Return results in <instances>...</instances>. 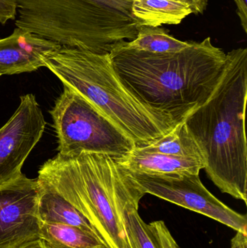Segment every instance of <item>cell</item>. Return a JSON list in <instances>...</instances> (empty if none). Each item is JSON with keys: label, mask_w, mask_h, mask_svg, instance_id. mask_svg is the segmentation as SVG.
I'll return each mask as SVG.
<instances>
[{"label": "cell", "mask_w": 247, "mask_h": 248, "mask_svg": "<svg viewBox=\"0 0 247 248\" xmlns=\"http://www.w3.org/2000/svg\"><path fill=\"white\" fill-rule=\"evenodd\" d=\"M191 42L175 39L162 27L142 26L136 39L127 42V45L133 49L151 53H173L189 47Z\"/></svg>", "instance_id": "obj_16"}, {"label": "cell", "mask_w": 247, "mask_h": 248, "mask_svg": "<svg viewBox=\"0 0 247 248\" xmlns=\"http://www.w3.org/2000/svg\"><path fill=\"white\" fill-rule=\"evenodd\" d=\"M20 248H48L46 247V245L40 240H34V241L30 242V243H28V244L25 245L24 246Z\"/></svg>", "instance_id": "obj_23"}, {"label": "cell", "mask_w": 247, "mask_h": 248, "mask_svg": "<svg viewBox=\"0 0 247 248\" xmlns=\"http://www.w3.org/2000/svg\"><path fill=\"white\" fill-rule=\"evenodd\" d=\"M139 207L130 205L124 211L126 234L131 248H161L160 245L146 224L139 216Z\"/></svg>", "instance_id": "obj_17"}, {"label": "cell", "mask_w": 247, "mask_h": 248, "mask_svg": "<svg viewBox=\"0 0 247 248\" xmlns=\"http://www.w3.org/2000/svg\"><path fill=\"white\" fill-rule=\"evenodd\" d=\"M0 77H1V76H0Z\"/></svg>", "instance_id": "obj_25"}, {"label": "cell", "mask_w": 247, "mask_h": 248, "mask_svg": "<svg viewBox=\"0 0 247 248\" xmlns=\"http://www.w3.org/2000/svg\"><path fill=\"white\" fill-rule=\"evenodd\" d=\"M16 27L60 46L110 54L137 36L131 0H15Z\"/></svg>", "instance_id": "obj_4"}, {"label": "cell", "mask_w": 247, "mask_h": 248, "mask_svg": "<svg viewBox=\"0 0 247 248\" xmlns=\"http://www.w3.org/2000/svg\"><path fill=\"white\" fill-rule=\"evenodd\" d=\"M46 122L33 94L20 97V105L0 128V186L15 180L30 152L40 141Z\"/></svg>", "instance_id": "obj_9"}, {"label": "cell", "mask_w": 247, "mask_h": 248, "mask_svg": "<svg viewBox=\"0 0 247 248\" xmlns=\"http://www.w3.org/2000/svg\"><path fill=\"white\" fill-rule=\"evenodd\" d=\"M38 178L22 174L0 186V248H20L39 239Z\"/></svg>", "instance_id": "obj_8"}, {"label": "cell", "mask_w": 247, "mask_h": 248, "mask_svg": "<svg viewBox=\"0 0 247 248\" xmlns=\"http://www.w3.org/2000/svg\"><path fill=\"white\" fill-rule=\"evenodd\" d=\"M117 161L129 171L152 175L200 173L205 167V162L200 159L149 153L139 147H134Z\"/></svg>", "instance_id": "obj_11"}, {"label": "cell", "mask_w": 247, "mask_h": 248, "mask_svg": "<svg viewBox=\"0 0 247 248\" xmlns=\"http://www.w3.org/2000/svg\"><path fill=\"white\" fill-rule=\"evenodd\" d=\"M231 243L232 248H247V231H237Z\"/></svg>", "instance_id": "obj_22"}, {"label": "cell", "mask_w": 247, "mask_h": 248, "mask_svg": "<svg viewBox=\"0 0 247 248\" xmlns=\"http://www.w3.org/2000/svg\"><path fill=\"white\" fill-rule=\"evenodd\" d=\"M144 151L162 153L177 157L204 160L197 141L189 131L185 122L178 124L162 137L147 145L139 147Z\"/></svg>", "instance_id": "obj_15"}, {"label": "cell", "mask_w": 247, "mask_h": 248, "mask_svg": "<svg viewBox=\"0 0 247 248\" xmlns=\"http://www.w3.org/2000/svg\"><path fill=\"white\" fill-rule=\"evenodd\" d=\"M247 49L226 54L214 93L184 121L205 160L210 180L223 193L247 202Z\"/></svg>", "instance_id": "obj_3"}, {"label": "cell", "mask_w": 247, "mask_h": 248, "mask_svg": "<svg viewBox=\"0 0 247 248\" xmlns=\"http://www.w3.org/2000/svg\"><path fill=\"white\" fill-rule=\"evenodd\" d=\"M38 174L88 220L105 248H131L124 211L130 205L139 207L145 194L116 158L87 152L58 153Z\"/></svg>", "instance_id": "obj_2"}, {"label": "cell", "mask_w": 247, "mask_h": 248, "mask_svg": "<svg viewBox=\"0 0 247 248\" xmlns=\"http://www.w3.org/2000/svg\"><path fill=\"white\" fill-rule=\"evenodd\" d=\"M234 2L241 26L245 33H247V0H234Z\"/></svg>", "instance_id": "obj_20"}, {"label": "cell", "mask_w": 247, "mask_h": 248, "mask_svg": "<svg viewBox=\"0 0 247 248\" xmlns=\"http://www.w3.org/2000/svg\"><path fill=\"white\" fill-rule=\"evenodd\" d=\"M39 237L48 248H105L94 234L59 223L40 221Z\"/></svg>", "instance_id": "obj_14"}, {"label": "cell", "mask_w": 247, "mask_h": 248, "mask_svg": "<svg viewBox=\"0 0 247 248\" xmlns=\"http://www.w3.org/2000/svg\"><path fill=\"white\" fill-rule=\"evenodd\" d=\"M131 1H133V0H131Z\"/></svg>", "instance_id": "obj_24"}, {"label": "cell", "mask_w": 247, "mask_h": 248, "mask_svg": "<svg viewBox=\"0 0 247 248\" xmlns=\"http://www.w3.org/2000/svg\"><path fill=\"white\" fill-rule=\"evenodd\" d=\"M39 183L38 217L40 221L74 226L98 237L88 220L75 207L45 182L39 180Z\"/></svg>", "instance_id": "obj_12"}, {"label": "cell", "mask_w": 247, "mask_h": 248, "mask_svg": "<svg viewBox=\"0 0 247 248\" xmlns=\"http://www.w3.org/2000/svg\"><path fill=\"white\" fill-rule=\"evenodd\" d=\"M44 67L89 102L134 142L150 144L174 126L136 100L113 69L109 54L62 46L44 57Z\"/></svg>", "instance_id": "obj_5"}, {"label": "cell", "mask_w": 247, "mask_h": 248, "mask_svg": "<svg viewBox=\"0 0 247 248\" xmlns=\"http://www.w3.org/2000/svg\"><path fill=\"white\" fill-rule=\"evenodd\" d=\"M109 57L125 88L174 126L210 99L226 62V54L210 37L173 53L137 50L125 42Z\"/></svg>", "instance_id": "obj_1"}, {"label": "cell", "mask_w": 247, "mask_h": 248, "mask_svg": "<svg viewBox=\"0 0 247 248\" xmlns=\"http://www.w3.org/2000/svg\"><path fill=\"white\" fill-rule=\"evenodd\" d=\"M191 6L193 14H203L207 7V0H180Z\"/></svg>", "instance_id": "obj_21"}, {"label": "cell", "mask_w": 247, "mask_h": 248, "mask_svg": "<svg viewBox=\"0 0 247 248\" xmlns=\"http://www.w3.org/2000/svg\"><path fill=\"white\" fill-rule=\"evenodd\" d=\"M58 153L106 154L116 160L136 147L133 140L78 93L64 87L49 111Z\"/></svg>", "instance_id": "obj_6"}, {"label": "cell", "mask_w": 247, "mask_h": 248, "mask_svg": "<svg viewBox=\"0 0 247 248\" xmlns=\"http://www.w3.org/2000/svg\"><path fill=\"white\" fill-rule=\"evenodd\" d=\"M129 172L145 195H155L205 216L236 232L247 231L246 216L233 211L216 198L201 182L200 173L152 175Z\"/></svg>", "instance_id": "obj_7"}, {"label": "cell", "mask_w": 247, "mask_h": 248, "mask_svg": "<svg viewBox=\"0 0 247 248\" xmlns=\"http://www.w3.org/2000/svg\"><path fill=\"white\" fill-rule=\"evenodd\" d=\"M60 46L16 27L11 35L0 39V76L37 71L44 67V57Z\"/></svg>", "instance_id": "obj_10"}, {"label": "cell", "mask_w": 247, "mask_h": 248, "mask_svg": "<svg viewBox=\"0 0 247 248\" xmlns=\"http://www.w3.org/2000/svg\"><path fill=\"white\" fill-rule=\"evenodd\" d=\"M132 14L143 26L178 25L192 14L191 6L180 0H133Z\"/></svg>", "instance_id": "obj_13"}, {"label": "cell", "mask_w": 247, "mask_h": 248, "mask_svg": "<svg viewBox=\"0 0 247 248\" xmlns=\"http://www.w3.org/2000/svg\"><path fill=\"white\" fill-rule=\"evenodd\" d=\"M161 248H181L163 221H155L149 224Z\"/></svg>", "instance_id": "obj_18"}, {"label": "cell", "mask_w": 247, "mask_h": 248, "mask_svg": "<svg viewBox=\"0 0 247 248\" xmlns=\"http://www.w3.org/2000/svg\"><path fill=\"white\" fill-rule=\"evenodd\" d=\"M17 16V6L15 0H0V23L6 24L15 20Z\"/></svg>", "instance_id": "obj_19"}]
</instances>
